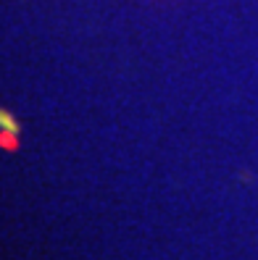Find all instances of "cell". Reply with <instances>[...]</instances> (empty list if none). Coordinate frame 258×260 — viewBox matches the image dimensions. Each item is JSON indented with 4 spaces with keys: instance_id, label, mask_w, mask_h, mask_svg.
<instances>
[{
    "instance_id": "1",
    "label": "cell",
    "mask_w": 258,
    "mask_h": 260,
    "mask_svg": "<svg viewBox=\"0 0 258 260\" xmlns=\"http://www.w3.org/2000/svg\"><path fill=\"white\" fill-rule=\"evenodd\" d=\"M0 129L3 132H11V134H21V124L16 118H13V113L11 111H6V108H0Z\"/></svg>"
},
{
    "instance_id": "2",
    "label": "cell",
    "mask_w": 258,
    "mask_h": 260,
    "mask_svg": "<svg viewBox=\"0 0 258 260\" xmlns=\"http://www.w3.org/2000/svg\"><path fill=\"white\" fill-rule=\"evenodd\" d=\"M0 147H6V150H16V147H19L16 134H11V132H3V129H0Z\"/></svg>"
}]
</instances>
